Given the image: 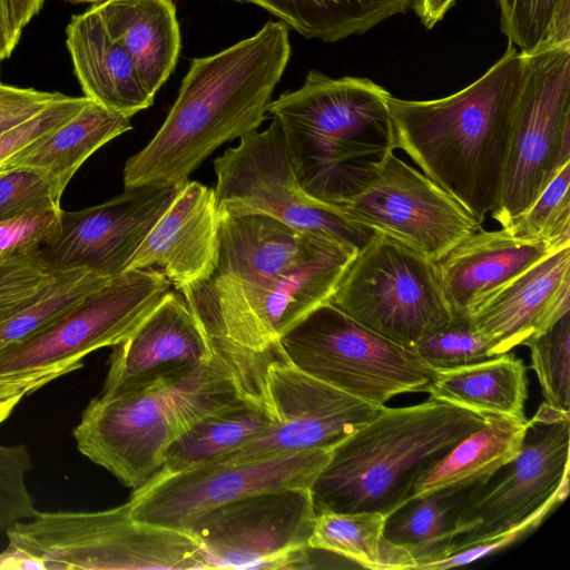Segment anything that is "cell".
<instances>
[{"label":"cell","mask_w":570,"mask_h":570,"mask_svg":"<svg viewBox=\"0 0 570 570\" xmlns=\"http://www.w3.org/2000/svg\"><path fill=\"white\" fill-rule=\"evenodd\" d=\"M328 302L409 348L453 318L436 263L376 232L357 250Z\"/></svg>","instance_id":"30bf717a"},{"label":"cell","mask_w":570,"mask_h":570,"mask_svg":"<svg viewBox=\"0 0 570 570\" xmlns=\"http://www.w3.org/2000/svg\"><path fill=\"white\" fill-rule=\"evenodd\" d=\"M3 61L2 57L0 56V69H1V62Z\"/></svg>","instance_id":"f907efd6"},{"label":"cell","mask_w":570,"mask_h":570,"mask_svg":"<svg viewBox=\"0 0 570 570\" xmlns=\"http://www.w3.org/2000/svg\"><path fill=\"white\" fill-rule=\"evenodd\" d=\"M456 0H413L412 8L421 23L432 29L441 21Z\"/></svg>","instance_id":"f6af8a7d"},{"label":"cell","mask_w":570,"mask_h":570,"mask_svg":"<svg viewBox=\"0 0 570 570\" xmlns=\"http://www.w3.org/2000/svg\"><path fill=\"white\" fill-rule=\"evenodd\" d=\"M219 216L214 188L185 181L151 227L128 271L156 268L180 289L215 269Z\"/></svg>","instance_id":"44dd1931"},{"label":"cell","mask_w":570,"mask_h":570,"mask_svg":"<svg viewBox=\"0 0 570 570\" xmlns=\"http://www.w3.org/2000/svg\"><path fill=\"white\" fill-rule=\"evenodd\" d=\"M570 312V245L532 265L471 313L492 356L510 352Z\"/></svg>","instance_id":"ffe728a7"},{"label":"cell","mask_w":570,"mask_h":570,"mask_svg":"<svg viewBox=\"0 0 570 570\" xmlns=\"http://www.w3.org/2000/svg\"><path fill=\"white\" fill-rule=\"evenodd\" d=\"M570 163L564 165L531 207L508 229L513 236L547 243L556 248L570 245Z\"/></svg>","instance_id":"d590c367"},{"label":"cell","mask_w":570,"mask_h":570,"mask_svg":"<svg viewBox=\"0 0 570 570\" xmlns=\"http://www.w3.org/2000/svg\"><path fill=\"white\" fill-rule=\"evenodd\" d=\"M434 370H449L491 357L489 345L474 328L470 316L453 318L422 337L412 347Z\"/></svg>","instance_id":"8d00e7d4"},{"label":"cell","mask_w":570,"mask_h":570,"mask_svg":"<svg viewBox=\"0 0 570 570\" xmlns=\"http://www.w3.org/2000/svg\"><path fill=\"white\" fill-rule=\"evenodd\" d=\"M66 47L85 97L131 118L154 104L127 50L115 41L90 8L72 14Z\"/></svg>","instance_id":"cb8c5ba5"},{"label":"cell","mask_w":570,"mask_h":570,"mask_svg":"<svg viewBox=\"0 0 570 570\" xmlns=\"http://www.w3.org/2000/svg\"><path fill=\"white\" fill-rule=\"evenodd\" d=\"M43 3L45 0H7L10 18L16 29L22 31L40 12Z\"/></svg>","instance_id":"7dc6e473"},{"label":"cell","mask_w":570,"mask_h":570,"mask_svg":"<svg viewBox=\"0 0 570 570\" xmlns=\"http://www.w3.org/2000/svg\"><path fill=\"white\" fill-rule=\"evenodd\" d=\"M65 95L22 88L0 80V136L41 112Z\"/></svg>","instance_id":"b9f144b4"},{"label":"cell","mask_w":570,"mask_h":570,"mask_svg":"<svg viewBox=\"0 0 570 570\" xmlns=\"http://www.w3.org/2000/svg\"><path fill=\"white\" fill-rule=\"evenodd\" d=\"M291 58L288 27L258 32L194 58L178 96L151 140L124 167V186H180L225 142L258 129Z\"/></svg>","instance_id":"6da1fadb"},{"label":"cell","mask_w":570,"mask_h":570,"mask_svg":"<svg viewBox=\"0 0 570 570\" xmlns=\"http://www.w3.org/2000/svg\"><path fill=\"white\" fill-rule=\"evenodd\" d=\"M132 128L129 117L88 98L71 119L0 164V171L33 169L63 193L82 164L99 148Z\"/></svg>","instance_id":"484cf974"},{"label":"cell","mask_w":570,"mask_h":570,"mask_svg":"<svg viewBox=\"0 0 570 570\" xmlns=\"http://www.w3.org/2000/svg\"><path fill=\"white\" fill-rule=\"evenodd\" d=\"M522 345L530 350L531 368L535 372L548 405L570 410V312L543 333Z\"/></svg>","instance_id":"e575fe53"},{"label":"cell","mask_w":570,"mask_h":570,"mask_svg":"<svg viewBox=\"0 0 570 570\" xmlns=\"http://www.w3.org/2000/svg\"><path fill=\"white\" fill-rule=\"evenodd\" d=\"M20 399H7L0 393V425L11 415Z\"/></svg>","instance_id":"c3c4849f"},{"label":"cell","mask_w":570,"mask_h":570,"mask_svg":"<svg viewBox=\"0 0 570 570\" xmlns=\"http://www.w3.org/2000/svg\"><path fill=\"white\" fill-rule=\"evenodd\" d=\"M315 515L311 489H287L216 508L186 531L199 543L206 569H305L312 567Z\"/></svg>","instance_id":"5bb4252c"},{"label":"cell","mask_w":570,"mask_h":570,"mask_svg":"<svg viewBox=\"0 0 570 570\" xmlns=\"http://www.w3.org/2000/svg\"><path fill=\"white\" fill-rule=\"evenodd\" d=\"M330 239L264 214L222 216L208 279L258 284L295 269Z\"/></svg>","instance_id":"603a6c76"},{"label":"cell","mask_w":570,"mask_h":570,"mask_svg":"<svg viewBox=\"0 0 570 570\" xmlns=\"http://www.w3.org/2000/svg\"><path fill=\"white\" fill-rule=\"evenodd\" d=\"M65 1L72 3V4H85V3L95 4V3H99L105 0H65Z\"/></svg>","instance_id":"681fc988"},{"label":"cell","mask_w":570,"mask_h":570,"mask_svg":"<svg viewBox=\"0 0 570 570\" xmlns=\"http://www.w3.org/2000/svg\"><path fill=\"white\" fill-rule=\"evenodd\" d=\"M87 269L52 272L0 304V351L39 332L105 285Z\"/></svg>","instance_id":"1f68e13d"},{"label":"cell","mask_w":570,"mask_h":570,"mask_svg":"<svg viewBox=\"0 0 570 570\" xmlns=\"http://www.w3.org/2000/svg\"><path fill=\"white\" fill-rule=\"evenodd\" d=\"M60 209L26 213L0 222V254L36 247L53 229Z\"/></svg>","instance_id":"7bdbcfd3"},{"label":"cell","mask_w":570,"mask_h":570,"mask_svg":"<svg viewBox=\"0 0 570 570\" xmlns=\"http://www.w3.org/2000/svg\"><path fill=\"white\" fill-rule=\"evenodd\" d=\"M4 533L46 570L206 569L191 534L136 520L128 501L99 511H39Z\"/></svg>","instance_id":"52a82bcc"},{"label":"cell","mask_w":570,"mask_h":570,"mask_svg":"<svg viewBox=\"0 0 570 570\" xmlns=\"http://www.w3.org/2000/svg\"><path fill=\"white\" fill-rule=\"evenodd\" d=\"M487 415L429 397L383 411L337 444L311 492L315 511L389 515L411 499L417 479Z\"/></svg>","instance_id":"5b68a950"},{"label":"cell","mask_w":570,"mask_h":570,"mask_svg":"<svg viewBox=\"0 0 570 570\" xmlns=\"http://www.w3.org/2000/svg\"><path fill=\"white\" fill-rule=\"evenodd\" d=\"M87 97L63 96L38 115L0 136V164L43 135L76 116L87 104Z\"/></svg>","instance_id":"ab89813d"},{"label":"cell","mask_w":570,"mask_h":570,"mask_svg":"<svg viewBox=\"0 0 570 570\" xmlns=\"http://www.w3.org/2000/svg\"><path fill=\"white\" fill-rule=\"evenodd\" d=\"M428 393L480 415L527 421V368L509 352L471 365L438 370Z\"/></svg>","instance_id":"f1b7e54d"},{"label":"cell","mask_w":570,"mask_h":570,"mask_svg":"<svg viewBox=\"0 0 570 570\" xmlns=\"http://www.w3.org/2000/svg\"><path fill=\"white\" fill-rule=\"evenodd\" d=\"M502 32L522 55L570 45V0H497Z\"/></svg>","instance_id":"836d02e7"},{"label":"cell","mask_w":570,"mask_h":570,"mask_svg":"<svg viewBox=\"0 0 570 570\" xmlns=\"http://www.w3.org/2000/svg\"><path fill=\"white\" fill-rule=\"evenodd\" d=\"M567 497L568 495L566 494H559L554 497L539 511H537L522 522L518 523L517 525L507 529L500 533H497L490 538L481 540L443 559L428 563L423 566L421 570H441L465 566L508 547L509 544L520 540L521 538L533 531L535 528H538L540 523L543 521V519L558 504L563 502Z\"/></svg>","instance_id":"60d3db41"},{"label":"cell","mask_w":570,"mask_h":570,"mask_svg":"<svg viewBox=\"0 0 570 570\" xmlns=\"http://www.w3.org/2000/svg\"><path fill=\"white\" fill-rule=\"evenodd\" d=\"M180 186L125 188L97 206L77 212L61 209L57 225L38 244L37 253L51 271L87 269L114 278L128 271Z\"/></svg>","instance_id":"ac0fdd59"},{"label":"cell","mask_w":570,"mask_h":570,"mask_svg":"<svg viewBox=\"0 0 570 570\" xmlns=\"http://www.w3.org/2000/svg\"><path fill=\"white\" fill-rule=\"evenodd\" d=\"M524 56L509 43L475 81L432 100L389 99L396 148L481 224L498 206Z\"/></svg>","instance_id":"3957f363"},{"label":"cell","mask_w":570,"mask_h":570,"mask_svg":"<svg viewBox=\"0 0 570 570\" xmlns=\"http://www.w3.org/2000/svg\"><path fill=\"white\" fill-rule=\"evenodd\" d=\"M170 287L156 268L110 278L39 332L0 351L1 395L22 400L81 367L90 353L124 342Z\"/></svg>","instance_id":"8992f818"},{"label":"cell","mask_w":570,"mask_h":570,"mask_svg":"<svg viewBox=\"0 0 570 570\" xmlns=\"http://www.w3.org/2000/svg\"><path fill=\"white\" fill-rule=\"evenodd\" d=\"M274 14L301 36L335 42L362 35L412 7L413 0H232Z\"/></svg>","instance_id":"4dcf8cb0"},{"label":"cell","mask_w":570,"mask_h":570,"mask_svg":"<svg viewBox=\"0 0 570 570\" xmlns=\"http://www.w3.org/2000/svg\"><path fill=\"white\" fill-rule=\"evenodd\" d=\"M210 338L213 355L188 375L129 394L94 397L72 431L78 451L137 489L160 470L169 445L197 422L261 391L279 343L254 352Z\"/></svg>","instance_id":"7a4b0ae2"},{"label":"cell","mask_w":570,"mask_h":570,"mask_svg":"<svg viewBox=\"0 0 570 570\" xmlns=\"http://www.w3.org/2000/svg\"><path fill=\"white\" fill-rule=\"evenodd\" d=\"M341 209L351 220L435 263L482 227L445 190L394 153Z\"/></svg>","instance_id":"e0dca14e"},{"label":"cell","mask_w":570,"mask_h":570,"mask_svg":"<svg viewBox=\"0 0 570 570\" xmlns=\"http://www.w3.org/2000/svg\"><path fill=\"white\" fill-rule=\"evenodd\" d=\"M31 468V455L24 444L0 443V532L39 513L26 482Z\"/></svg>","instance_id":"74e56055"},{"label":"cell","mask_w":570,"mask_h":570,"mask_svg":"<svg viewBox=\"0 0 570 570\" xmlns=\"http://www.w3.org/2000/svg\"><path fill=\"white\" fill-rule=\"evenodd\" d=\"M392 95L368 78L311 70L302 87L271 101L295 176L320 203L342 208L396 149Z\"/></svg>","instance_id":"277c9868"},{"label":"cell","mask_w":570,"mask_h":570,"mask_svg":"<svg viewBox=\"0 0 570 570\" xmlns=\"http://www.w3.org/2000/svg\"><path fill=\"white\" fill-rule=\"evenodd\" d=\"M524 56L500 199L491 213L510 227L570 163V45Z\"/></svg>","instance_id":"8fae6325"},{"label":"cell","mask_w":570,"mask_h":570,"mask_svg":"<svg viewBox=\"0 0 570 570\" xmlns=\"http://www.w3.org/2000/svg\"><path fill=\"white\" fill-rule=\"evenodd\" d=\"M379 512H316L309 548L332 552L372 570H396V551L383 538Z\"/></svg>","instance_id":"d6a6232c"},{"label":"cell","mask_w":570,"mask_h":570,"mask_svg":"<svg viewBox=\"0 0 570 570\" xmlns=\"http://www.w3.org/2000/svg\"><path fill=\"white\" fill-rule=\"evenodd\" d=\"M358 249L327 240L295 269L258 284L207 279L180 288L210 337L263 352L330 301Z\"/></svg>","instance_id":"ba28073f"},{"label":"cell","mask_w":570,"mask_h":570,"mask_svg":"<svg viewBox=\"0 0 570 570\" xmlns=\"http://www.w3.org/2000/svg\"><path fill=\"white\" fill-rule=\"evenodd\" d=\"M528 420L487 415L415 482L411 498L484 483L520 452Z\"/></svg>","instance_id":"83f0119b"},{"label":"cell","mask_w":570,"mask_h":570,"mask_svg":"<svg viewBox=\"0 0 570 570\" xmlns=\"http://www.w3.org/2000/svg\"><path fill=\"white\" fill-rule=\"evenodd\" d=\"M301 371L374 405L426 392L438 371L412 348L362 325L330 302L307 314L279 340Z\"/></svg>","instance_id":"9c48e42d"},{"label":"cell","mask_w":570,"mask_h":570,"mask_svg":"<svg viewBox=\"0 0 570 570\" xmlns=\"http://www.w3.org/2000/svg\"><path fill=\"white\" fill-rule=\"evenodd\" d=\"M21 31L17 30L10 18L7 0H0V56L8 59L19 43Z\"/></svg>","instance_id":"bcb514c9"},{"label":"cell","mask_w":570,"mask_h":570,"mask_svg":"<svg viewBox=\"0 0 570 570\" xmlns=\"http://www.w3.org/2000/svg\"><path fill=\"white\" fill-rule=\"evenodd\" d=\"M274 424L263 389L205 416L169 445L157 476L216 462Z\"/></svg>","instance_id":"4316f807"},{"label":"cell","mask_w":570,"mask_h":570,"mask_svg":"<svg viewBox=\"0 0 570 570\" xmlns=\"http://www.w3.org/2000/svg\"><path fill=\"white\" fill-rule=\"evenodd\" d=\"M263 392L274 424L213 463H243L335 448L385 406L352 396L294 366L279 351L267 364Z\"/></svg>","instance_id":"2e32d148"},{"label":"cell","mask_w":570,"mask_h":570,"mask_svg":"<svg viewBox=\"0 0 570 570\" xmlns=\"http://www.w3.org/2000/svg\"><path fill=\"white\" fill-rule=\"evenodd\" d=\"M109 36L130 55L156 96L175 69L180 30L173 0H105L90 6Z\"/></svg>","instance_id":"d4e9b609"},{"label":"cell","mask_w":570,"mask_h":570,"mask_svg":"<svg viewBox=\"0 0 570 570\" xmlns=\"http://www.w3.org/2000/svg\"><path fill=\"white\" fill-rule=\"evenodd\" d=\"M473 487L409 499L386 515L384 540L405 552L414 570L448 557L460 507Z\"/></svg>","instance_id":"f546056e"},{"label":"cell","mask_w":570,"mask_h":570,"mask_svg":"<svg viewBox=\"0 0 570 570\" xmlns=\"http://www.w3.org/2000/svg\"><path fill=\"white\" fill-rule=\"evenodd\" d=\"M334 448L243 463H208L154 475L134 489L128 503L136 520L184 530L208 511L248 495L311 489Z\"/></svg>","instance_id":"9a60e30c"},{"label":"cell","mask_w":570,"mask_h":570,"mask_svg":"<svg viewBox=\"0 0 570 570\" xmlns=\"http://www.w3.org/2000/svg\"><path fill=\"white\" fill-rule=\"evenodd\" d=\"M570 413L541 404L519 454L462 502L450 554L522 522L551 499L569 494Z\"/></svg>","instance_id":"4fadbf2b"},{"label":"cell","mask_w":570,"mask_h":570,"mask_svg":"<svg viewBox=\"0 0 570 570\" xmlns=\"http://www.w3.org/2000/svg\"><path fill=\"white\" fill-rule=\"evenodd\" d=\"M46 570L45 562L21 547L9 542L0 552V570Z\"/></svg>","instance_id":"ee69618b"},{"label":"cell","mask_w":570,"mask_h":570,"mask_svg":"<svg viewBox=\"0 0 570 570\" xmlns=\"http://www.w3.org/2000/svg\"><path fill=\"white\" fill-rule=\"evenodd\" d=\"M214 345L185 298L170 291L131 335L112 346L100 396L138 392L188 375Z\"/></svg>","instance_id":"d6986e66"},{"label":"cell","mask_w":570,"mask_h":570,"mask_svg":"<svg viewBox=\"0 0 570 570\" xmlns=\"http://www.w3.org/2000/svg\"><path fill=\"white\" fill-rule=\"evenodd\" d=\"M557 249L505 228H478L436 262L453 316H470L485 298Z\"/></svg>","instance_id":"7402d4cb"},{"label":"cell","mask_w":570,"mask_h":570,"mask_svg":"<svg viewBox=\"0 0 570 570\" xmlns=\"http://www.w3.org/2000/svg\"><path fill=\"white\" fill-rule=\"evenodd\" d=\"M62 191L33 169L0 171V222L26 213L60 209Z\"/></svg>","instance_id":"f35d334b"},{"label":"cell","mask_w":570,"mask_h":570,"mask_svg":"<svg viewBox=\"0 0 570 570\" xmlns=\"http://www.w3.org/2000/svg\"><path fill=\"white\" fill-rule=\"evenodd\" d=\"M218 216L264 214L298 230L360 249L374 233L308 196L293 170L278 122L239 138L214 160Z\"/></svg>","instance_id":"7c38bea8"}]
</instances>
